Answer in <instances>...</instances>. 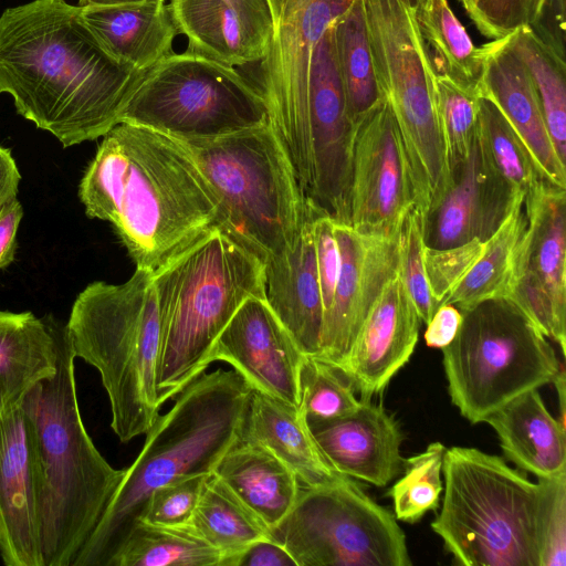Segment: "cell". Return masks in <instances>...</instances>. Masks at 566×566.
Segmentation results:
<instances>
[{"label": "cell", "mask_w": 566, "mask_h": 566, "mask_svg": "<svg viewBox=\"0 0 566 566\" xmlns=\"http://www.w3.org/2000/svg\"><path fill=\"white\" fill-rule=\"evenodd\" d=\"M146 72L111 57L65 0H32L0 15V94L64 148L118 125Z\"/></svg>", "instance_id": "1"}, {"label": "cell", "mask_w": 566, "mask_h": 566, "mask_svg": "<svg viewBox=\"0 0 566 566\" xmlns=\"http://www.w3.org/2000/svg\"><path fill=\"white\" fill-rule=\"evenodd\" d=\"M78 197L107 221L136 268L155 272L216 227L218 206L198 164L178 139L120 123L86 167Z\"/></svg>", "instance_id": "2"}, {"label": "cell", "mask_w": 566, "mask_h": 566, "mask_svg": "<svg viewBox=\"0 0 566 566\" xmlns=\"http://www.w3.org/2000/svg\"><path fill=\"white\" fill-rule=\"evenodd\" d=\"M251 386L235 370L202 373L159 416L72 566H109L148 497L171 481L210 475L239 439Z\"/></svg>", "instance_id": "3"}, {"label": "cell", "mask_w": 566, "mask_h": 566, "mask_svg": "<svg viewBox=\"0 0 566 566\" xmlns=\"http://www.w3.org/2000/svg\"><path fill=\"white\" fill-rule=\"evenodd\" d=\"M56 371L36 384L21 406L35 432L41 471L43 566H72L102 518L125 469L99 453L82 421L75 355L66 324L57 327Z\"/></svg>", "instance_id": "4"}, {"label": "cell", "mask_w": 566, "mask_h": 566, "mask_svg": "<svg viewBox=\"0 0 566 566\" xmlns=\"http://www.w3.org/2000/svg\"><path fill=\"white\" fill-rule=\"evenodd\" d=\"M263 270L261 259L212 227L154 272L160 405L205 373L219 335L242 303L264 298Z\"/></svg>", "instance_id": "5"}, {"label": "cell", "mask_w": 566, "mask_h": 566, "mask_svg": "<svg viewBox=\"0 0 566 566\" xmlns=\"http://www.w3.org/2000/svg\"><path fill=\"white\" fill-rule=\"evenodd\" d=\"M65 324L75 358L101 376L114 433L122 442L147 433L161 406L156 394L161 327L154 272L136 268L124 283H90Z\"/></svg>", "instance_id": "6"}, {"label": "cell", "mask_w": 566, "mask_h": 566, "mask_svg": "<svg viewBox=\"0 0 566 566\" xmlns=\"http://www.w3.org/2000/svg\"><path fill=\"white\" fill-rule=\"evenodd\" d=\"M181 142L218 206L216 227L263 262L291 250L312 210L269 124Z\"/></svg>", "instance_id": "7"}, {"label": "cell", "mask_w": 566, "mask_h": 566, "mask_svg": "<svg viewBox=\"0 0 566 566\" xmlns=\"http://www.w3.org/2000/svg\"><path fill=\"white\" fill-rule=\"evenodd\" d=\"M442 507L431 528L465 566H539L542 485L499 455L446 450Z\"/></svg>", "instance_id": "8"}, {"label": "cell", "mask_w": 566, "mask_h": 566, "mask_svg": "<svg viewBox=\"0 0 566 566\" xmlns=\"http://www.w3.org/2000/svg\"><path fill=\"white\" fill-rule=\"evenodd\" d=\"M363 1L378 85L401 135L415 203L426 216L453 184L436 103V69L408 0Z\"/></svg>", "instance_id": "9"}, {"label": "cell", "mask_w": 566, "mask_h": 566, "mask_svg": "<svg viewBox=\"0 0 566 566\" xmlns=\"http://www.w3.org/2000/svg\"><path fill=\"white\" fill-rule=\"evenodd\" d=\"M461 313L442 363L451 401L471 423L553 382L563 367L547 337L512 301L491 298Z\"/></svg>", "instance_id": "10"}, {"label": "cell", "mask_w": 566, "mask_h": 566, "mask_svg": "<svg viewBox=\"0 0 566 566\" xmlns=\"http://www.w3.org/2000/svg\"><path fill=\"white\" fill-rule=\"evenodd\" d=\"M120 123L178 140L209 139L266 124L268 114L255 87L235 67L186 50L147 70Z\"/></svg>", "instance_id": "11"}, {"label": "cell", "mask_w": 566, "mask_h": 566, "mask_svg": "<svg viewBox=\"0 0 566 566\" xmlns=\"http://www.w3.org/2000/svg\"><path fill=\"white\" fill-rule=\"evenodd\" d=\"M270 537L296 566H410L396 516L349 476L301 488L290 513Z\"/></svg>", "instance_id": "12"}, {"label": "cell", "mask_w": 566, "mask_h": 566, "mask_svg": "<svg viewBox=\"0 0 566 566\" xmlns=\"http://www.w3.org/2000/svg\"><path fill=\"white\" fill-rule=\"evenodd\" d=\"M355 0H268L272 33L259 73L250 82L260 94L268 124L281 143L301 189L312 186L308 87L315 48L326 29Z\"/></svg>", "instance_id": "13"}, {"label": "cell", "mask_w": 566, "mask_h": 566, "mask_svg": "<svg viewBox=\"0 0 566 566\" xmlns=\"http://www.w3.org/2000/svg\"><path fill=\"white\" fill-rule=\"evenodd\" d=\"M526 227L516 247L505 298L566 346V188L538 180L524 199Z\"/></svg>", "instance_id": "14"}, {"label": "cell", "mask_w": 566, "mask_h": 566, "mask_svg": "<svg viewBox=\"0 0 566 566\" xmlns=\"http://www.w3.org/2000/svg\"><path fill=\"white\" fill-rule=\"evenodd\" d=\"M413 203L407 154L384 97L354 123L347 224L368 234L397 235Z\"/></svg>", "instance_id": "15"}, {"label": "cell", "mask_w": 566, "mask_h": 566, "mask_svg": "<svg viewBox=\"0 0 566 566\" xmlns=\"http://www.w3.org/2000/svg\"><path fill=\"white\" fill-rule=\"evenodd\" d=\"M333 23L319 39L311 66L308 123L312 186L306 200L316 210L347 223L354 123L347 113Z\"/></svg>", "instance_id": "16"}, {"label": "cell", "mask_w": 566, "mask_h": 566, "mask_svg": "<svg viewBox=\"0 0 566 566\" xmlns=\"http://www.w3.org/2000/svg\"><path fill=\"white\" fill-rule=\"evenodd\" d=\"M335 234L340 269L316 358L340 371L371 306L398 270V234H368L336 220Z\"/></svg>", "instance_id": "17"}, {"label": "cell", "mask_w": 566, "mask_h": 566, "mask_svg": "<svg viewBox=\"0 0 566 566\" xmlns=\"http://www.w3.org/2000/svg\"><path fill=\"white\" fill-rule=\"evenodd\" d=\"M306 356L263 297L247 298L219 335L211 363L226 361L253 390L300 407Z\"/></svg>", "instance_id": "18"}, {"label": "cell", "mask_w": 566, "mask_h": 566, "mask_svg": "<svg viewBox=\"0 0 566 566\" xmlns=\"http://www.w3.org/2000/svg\"><path fill=\"white\" fill-rule=\"evenodd\" d=\"M41 471L33 423L22 406L0 420V556L43 566Z\"/></svg>", "instance_id": "19"}, {"label": "cell", "mask_w": 566, "mask_h": 566, "mask_svg": "<svg viewBox=\"0 0 566 566\" xmlns=\"http://www.w3.org/2000/svg\"><path fill=\"white\" fill-rule=\"evenodd\" d=\"M515 193L488 160L478 127L468 158L453 177V184L423 218L424 244L447 249L478 239L488 240L501 226Z\"/></svg>", "instance_id": "20"}, {"label": "cell", "mask_w": 566, "mask_h": 566, "mask_svg": "<svg viewBox=\"0 0 566 566\" xmlns=\"http://www.w3.org/2000/svg\"><path fill=\"white\" fill-rule=\"evenodd\" d=\"M420 321L397 270L371 306L340 369L361 399L380 392L409 360Z\"/></svg>", "instance_id": "21"}, {"label": "cell", "mask_w": 566, "mask_h": 566, "mask_svg": "<svg viewBox=\"0 0 566 566\" xmlns=\"http://www.w3.org/2000/svg\"><path fill=\"white\" fill-rule=\"evenodd\" d=\"M324 457L339 474L386 486L405 469V439L394 416L370 399L352 413L310 427Z\"/></svg>", "instance_id": "22"}, {"label": "cell", "mask_w": 566, "mask_h": 566, "mask_svg": "<svg viewBox=\"0 0 566 566\" xmlns=\"http://www.w3.org/2000/svg\"><path fill=\"white\" fill-rule=\"evenodd\" d=\"M480 48L479 94L499 107L525 144L542 178L566 188V166L555 151L526 66L510 46L507 36Z\"/></svg>", "instance_id": "23"}, {"label": "cell", "mask_w": 566, "mask_h": 566, "mask_svg": "<svg viewBox=\"0 0 566 566\" xmlns=\"http://www.w3.org/2000/svg\"><path fill=\"white\" fill-rule=\"evenodd\" d=\"M312 210L294 247L264 260V300L300 350L318 357L324 307L316 266Z\"/></svg>", "instance_id": "24"}, {"label": "cell", "mask_w": 566, "mask_h": 566, "mask_svg": "<svg viewBox=\"0 0 566 566\" xmlns=\"http://www.w3.org/2000/svg\"><path fill=\"white\" fill-rule=\"evenodd\" d=\"M81 15L111 57L139 71L149 70L174 53V40L180 34L167 3L85 7L81 8Z\"/></svg>", "instance_id": "25"}, {"label": "cell", "mask_w": 566, "mask_h": 566, "mask_svg": "<svg viewBox=\"0 0 566 566\" xmlns=\"http://www.w3.org/2000/svg\"><path fill=\"white\" fill-rule=\"evenodd\" d=\"M239 438L276 457L295 474L302 488L321 485L343 475L324 457L297 407L253 389Z\"/></svg>", "instance_id": "26"}, {"label": "cell", "mask_w": 566, "mask_h": 566, "mask_svg": "<svg viewBox=\"0 0 566 566\" xmlns=\"http://www.w3.org/2000/svg\"><path fill=\"white\" fill-rule=\"evenodd\" d=\"M59 324L52 315L0 310V420L55 374Z\"/></svg>", "instance_id": "27"}, {"label": "cell", "mask_w": 566, "mask_h": 566, "mask_svg": "<svg viewBox=\"0 0 566 566\" xmlns=\"http://www.w3.org/2000/svg\"><path fill=\"white\" fill-rule=\"evenodd\" d=\"M503 454L523 472L548 478L566 470L565 424L546 409L538 389L527 390L490 415Z\"/></svg>", "instance_id": "28"}, {"label": "cell", "mask_w": 566, "mask_h": 566, "mask_svg": "<svg viewBox=\"0 0 566 566\" xmlns=\"http://www.w3.org/2000/svg\"><path fill=\"white\" fill-rule=\"evenodd\" d=\"M212 474L269 531L290 513L302 488L295 474L276 457L240 438L221 457Z\"/></svg>", "instance_id": "29"}, {"label": "cell", "mask_w": 566, "mask_h": 566, "mask_svg": "<svg viewBox=\"0 0 566 566\" xmlns=\"http://www.w3.org/2000/svg\"><path fill=\"white\" fill-rule=\"evenodd\" d=\"M179 33L188 39L187 51L228 66L256 63L266 42L247 28L223 0H170Z\"/></svg>", "instance_id": "30"}, {"label": "cell", "mask_w": 566, "mask_h": 566, "mask_svg": "<svg viewBox=\"0 0 566 566\" xmlns=\"http://www.w3.org/2000/svg\"><path fill=\"white\" fill-rule=\"evenodd\" d=\"M524 199L521 197L514 202L497 230L484 241L478 260L441 304H451L462 311L486 300L506 296L515 250L526 227Z\"/></svg>", "instance_id": "31"}, {"label": "cell", "mask_w": 566, "mask_h": 566, "mask_svg": "<svg viewBox=\"0 0 566 566\" xmlns=\"http://www.w3.org/2000/svg\"><path fill=\"white\" fill-rule=\"evenodd\" d=\"M189 525L221 553L220 566L250 544L271 538L268 527L213 474L203 484Z\"/></svg>", "instance_id": "32"}, {"label": "cell", "mask_w": 566, "mask_h": 566, "mask_svg": "<svg viewBox=\"0 0 566 566\" xmlns=\"http://www.w3.org/2000/svg\"><path fill=\"white\" fill-rule=\"evenodd\" d=\"M347 113L353 123L384 95L378 85L363 0H355L333 23Z\"/></svg>", "instance_id": "33"}, {"label": "cell", "mask_w": 566, "mask_h": 566, "mask_svg": "<svg viewBox=\"0 0 566 566\" xmlns=\"http://www.w3.org/2000/svg\"><path fill=\"white\" fill-rule=\"evenodd\" d=\"M222 555L189 524L138 521L109 566H220Z\"/></svg>", "instance_id": "34"}, {"label": "cell", "mask_w": 566, "mask_h": 566, "mask_svg": "<svg viewBox=\"0 0 566 566\" xmlns=\"http://www.w3.org/2000/svg\"><path fill=\"white\" fill-rule=\"evenodd\" d=\"M507 39L528 71L551 140L559 160L566 165V60L531 25L517 29Z\"/></svg>", "instance_id": "35"}, {"label": "cell", "mask_w": 566, "mask_h": 566, "mask_svg": "<svg viewBox=\"0 0 566 566\" xmlns=\"http://www.w3.org/2000/svg\"><path fill=\"white\" fill-rule=\"evenodd\" d=\"M415 12L422 38L443 60V72L463 85L478 87L481 48L474 46L448 0H422Z\"/></svg>", "instance_id": "36"}, {"label": "cell", "mask_w": 566, "mask_h": 566, "mask_svg": "<svg viewBox=\"0 0 566 566\" xmlns=\"http://www.w3.org/2000/svg\"><path fill=\"white\" fill-rule=\"evenodd\" d=\"M478 136L494 170L515 193L526 196L542 178L517 133L488 97L479 99Z\"/></svg>", "instance_id": "37"}, {"label": "cell", "mask_w": 566, "mask_h": 566, "mask_svg": "<svg viewBox=\"0 0 566 566\" xmlns=\"http://www.w3.org/2000/svg\"><path fill=\"white\" fill-rule=\"evenodd\" d=\"M436 103L444 140L450 174L454 175L468 158L476 133L479 88L453 80L434 70Z\"/></svg>", "instance_id": "38"}, {"label": "cell", "mask_w": 566, "mask_h": 566, "mask_svg": "<svg viewBox=\"0 0 566 566\" xmlns=\"http://www.w3.org/2000/svg\"><path fill=\"white\" fill-rule=\"evenodd\" d=\"M446 450L441 442H432L423 452L406 459L403 475L389 490L397 520L416 523L438 509Z\"/></svg>", "instance_id": "39"}, {"label": "cell", "mask_w": 566, "mask_h": 566, "mask_svg": "<svg viewBox=\"0 0 566 566\" xmlns=\"http://www.w3.org/2000/svg\"><path fill=\"white\" fill-rule=\"evenodd\" d=\"M300 411L307 424L332 421L354 412L360 405L348 379L332 365L306 356L300 376Z\"/></svg>", "instance_id": "40"}, {"label": "cell", "mask_w": 566, "mask_h": 566, "mask_svg": "<svg viewBox=\"0 0 566 566\" xmlns=\"http://www.w3.org/2000/svg\"><path fill=\"white\" fill-rule=\"evenodd\" d=\"M424 247L423 213L413 203L405 214L398 231V274L420 319L427 324L438 305L427 281Z\"/></svg>", "instance_id": "41"}, {"label": "cell", "mask_w": 566, "mask_h": 566, "mask_svg": "<svg viewBox=\"0 0 566 566\" xmlns=\"http://www.w3.org/2000/svg\"><path fill=\"white\" fill-rule=\"evenodd\" d=\"M537 479L543 490L538 516L539 566H565L566 470Z\"/></svg>", "instance_id": "42"}, {"label": "cell", "mask_w": 566, "mask_h": 566, "mask_svg": "<svg viewBox=\"0 0 566 566\" xmlns=\"http://www.w3.org/2000/svg\"><path fill=\"white\" fill-rule=\"evenodd\" d=\"M209 475H192L154 490L139 521L163 526L189 524Z\"/></svg>", "instance_id": "43"}, {"label": "cell", "mask_w": 566, "mask_h": 566, "mask_svg": "<svg viewBox=\"0 0 566 566\" xmlns=\"http://www.w3.org/2000/svg\"><path fill=\"white\" fill-rule=\"evenodd\" d=\"M544 4L545 0H471L464 9L484 36L496 40L532 27Z\"/></svg>", "instance_id": "44"}, {"label": "cell", "mask_w": 566, "mask_h": 566, "mask_svg": "<svg viewBox=\"0 0 566 566\" xmlns=\"http://www.w3.org/2000/svg\"><path fill=\"white\" fill-rule=\"evenodd\" d=\"M483 247L484 242L478 239L447 249L424 247L427 281L438 306L471 269L482 253Z\"/></svg>", "instance_id": "45"}, {"label": "cell", "mask_w": 566, "mask_h": 566, "mask_svg": "<svg viewBox=\"0 0 566 566\" xmlns=\"http://www.w3.org/2000/svg\"><path fill=\"white\" fill-rule=\"evenodd\" d=\"M312 227L317 274L325 315L333 301L340 269V253L335 234V219L315 210Z\"/></svg>", "instance_id": "46"}, {"label": "cell", "mask_w": 566, "mask_h": 566, "mask_svg": "<svg viewBox=\"0 0 566 566\" xmlns=\"http://www.w3.org/2000/svg\"><path fill=\"white\" fill-rule=\"evenodd\" d=\"M224 566H296V563L284 546L264 538L230 557Z\"/></svg>", "instance_id": "47"}, {"label": "cell", "mask_w": 566, "mask_h": 566, "mask_svg": "<svg viewBox=\"0 0 566 566\" xmlns=\"http://www.w3.org/2000/svg\"><path fill=\"white\" fill-rule=\"evenodd\" d=\"M22 217L23 208L17 197L0 206V270L10 265L14 260Z\"/></svg>", "instance_id": "48"}, {"label": "cell", "mask_w": 566, "mask_h": 566, "mask_svg": "<svg viewBox=\"0 0 566 566\" xmlns=\"http://www.w3.org/2000/svg\"><path fill=\"white\" fill-rule=\"evenodd\" d=\"M462 322L461 311L451 304H441L427 323L424 340L429 347L444 348L455 337Z\"/></svg>", "instance_id": "49"}, {"label": "cell", "mask_w": 566, "mask_h": 566, "mask_svg": "<svg viewBox=\"0 0 566 566\" xmlns=\"http://www.w3.org/2000/svg\"><path fill=\"white\" fill-rule=\"evenodd\" d=\"M237 13L242 23L263 41L272 33V17L268 0H223Z\"/></svg>", "instance_id": "50"}, {"label": "cell", "mask_w": 566, "mask_h": 566, "mask_svg": "<svg viewBox=\"0 0 566 566\" xmlns=\"http://www.w3.org/2000/svg\"><path fill=\"white\" fill-rule=\"evenodd\" d=\"M21 175L9 148L0 145V206L15 198Z\"/></svg>", "instance_id": "51"}, {"label": "cell", "mask_w": 566, "mask_h": 566, "mask_svg": "<svg viewBox=\"0 0 566 566\" xmlns=\"http://www.w3.org/2000/svg\"><path fill=\"white\" fill-rule=\"evenodd\" d=\"M565 370L564 367L560 368L559 373L553 380V384L556 386L557 395H558V401H559V409H560V422L565 424V415H566V385H565Z\"/></svg>", "instance_id": "52"}, {"label": "cell", "mask_w": 566, "mask_h": 566, "mask_svg": "<svg viewBox=\"0 0 566 566\" xmlns=\"http://www.w3.org/2000/svg\"><path fill=\"white\" fill-rule=\"evenodd\" d=\"M150 0H78V7H116L124 4L142 3Z\"/></svg>", "instance_id": "53"}, {"label": "cell", "mask_w": 566, "mask_h": 566, "mask_svg": "<svg viewBox=\"0 0 566 566\" xmlns=\"http://www.w3.org/2000/svg\"><path fill=\"white\" fill-rule=\"evenodd\" d=\"M422 0H408V2L416 8Z\"/></svg>", "instance_id": "54"}, {"label": "cell", "mask_w": 566, "mask_h": 566, "mask_svg": "<svg viewBox=\"0 0 566 566\" xmlns=\"http://www.w3.org/2000/svg\"><path fill=\"white\" fill-rule=\"evenodd\" d=\"M463 4V7H465L471 0H460Z\"/></svg>", "instance_id": "55"}, {"label": "cell", "mask_w": 566, "mask_h": 566, "mask_svg": "<svg viewBox=\"0 0 566 566\" xmlns=\"http://www.w3.org/2000/svg\"><path fill=\"white\" fill-rule=\"evenodd\" d=\"M150 1H155V2H158V3H166V0H150Z\"/></svg>", "instance_id": "56"}]
</instances>
